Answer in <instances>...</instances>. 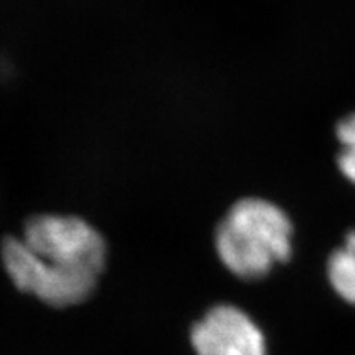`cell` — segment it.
Wrapping results in <instances>:
<instances>
[{
  "label": "cell",
  "mask_w": 355,
  "mask_h": 355,
  "mask_svg": "<svg viewBox=\"0 0 355 355\" xmlns=\"http://www.w3.org/2000/svg\"><path fill=\"white\" fill-rule=\"evenodd\" d=\"M105 257L103 236L78 216H33L22 238L2 243V263L13 285L55 309L75 306L93 294Z\"/></svg>",
  "instance_id": "1"
},
{
  "label": "cell",
  "mask_w": 355,
  "mask_h": 355,
  "mask_svg": "<svg viewBox=\"0 0 355 355\" xmlns=\"http://www.w3.org/2000/svg\"><path fill=\"white\" fill-rule=\"evenodd\" d=\"M294 225L279 205L243 198L230 207L214 234L220 261L239 279L257 281L292 256Z\"/></svg>",
  "instance_id": "2"
},
{
  "label": "cell",
  "mask_w": 355,
  "mask_h": 355,
  "mask_svg": "<svg viewBox=\"0 0 355 355\" xmlns=\"http://www.w3.org/2000/svg\"><path fill=\"white\" fill-rule=\"evenodd\" d=\"M196 355H266L263 330L245 310L216 304L192 327Z\"/></svg>",
  "instance_id": "3"
},
{
  "label": "cell",
  "mask_w": 355,
  "mask_h": 355,
  "mask_svg": "<svg viewBox=\"0 0 355 355\" xmlns=\"http://www.w3.org/2000/svg\"><path fill=\"white\" fill-rule=\"evenodd\" d=\"M327 276L336 294L346 303L355 304V230L346 234L327 263Z\"/></svg>",
  "instance_id": "4"
},
{
  "label": "cell",
  "mask_w": 355,
  "mask_h": 355,
  "mask_svg": "<svg viewBox=\"0 0 355 355\" xmlns=\"http://www.w3.org/2000/svg\"><path fill=\"white\" fill-rule=\"evenodd\" d=\"M336 136L341 144L337 165L341 168L343 176L355 185V112L337 123Z\"/></svg>",
  "instance_id": "5"
}]
</instances>
